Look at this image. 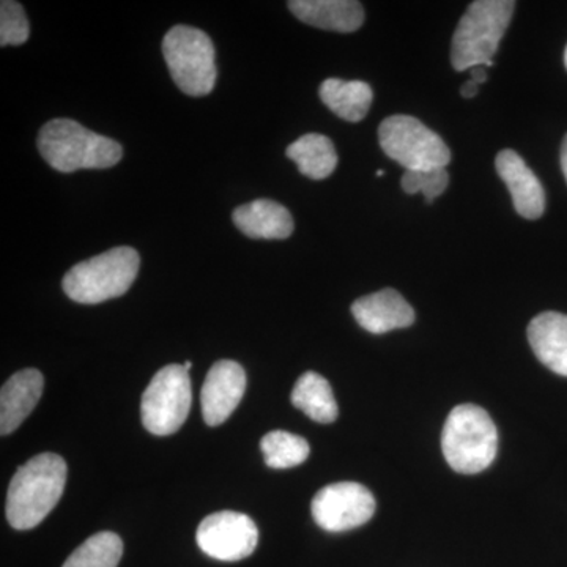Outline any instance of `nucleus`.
Returning a JSON list of instances; mask_svg holds the SVG:
<instances>
[{
	"label": "nucleus",
	"instance_id": "f257e3e1",
	"mask_svg": "<svg viewBox=\"0 0 567 567\" xmlns=\"http://www.w3.org/2000/svg\"><path fill=\"white\" fill-rule=\"evenodd\" d=\"M66 462L54 453L32 457L18 470L7 494V520L14 529L35 528L65 491Z\"/></svg>",
	"mask_w": 567,
	"mask_h": 567
},
{
	"label": "nucleus",
	"instance_id": "f03ea898",
	"mask_svg": "<svg viewBox=\"0 0 567 567\" xmlns=\"http://www.w3.org/2000/svg\"><path fill=\"white\" fill-rule=\"evenodd\" d=\"M39 151L44 162L59 173L107 169L121 162L122 145L71 118H54L39 134Z\"/></svg>",
	"mask_w": 567,
	"mask_h": 567
},
{
	"label": "nucleus",
	"instance_id": "7ed1b4c3",
	"mask_svg": "<svg viewBox=\"0 0 567 567\" xmlns=\"http://www.w3.org/2000/svg\"><path fill=\"white\" fill-rule=\"evenodd\" d=\"M516 2L511 0H476L458 21L451 44V63L456 71L477 65H494L499 41L513 20Z\"/></svg>",
	"mask_w": 567,
	"mask_h": 567
},
{
	"label": "nucleus",
	"instance_id": "20e7f679",
	"mask_svg": "<svg viewBox=\"0 0 567 567\" xmlns=\"http://www.w3.org/2000/svg\"><path fill=\"white\" fill-rule=\"evenodd\" d=\"M442 450L454 472L462 475L484 472L498 451V431L491 415L475 404L457 405L443 427Z\"/></svg>",
	"mask_w": 567,
	"mask_h": 567
},
{
	"label": "nucleus",
	"instance_id": "39448f33",
	"mask_svg": "<svg viewBox=\"0 0 567 567\" xmlns=\"http://www.w3.org/2000/svg\"><path fill=\"white\" fill-rule=\"evenodd\" d=\"M140 267L141 257L136 249L117 246L74 265L63 278V292L76 303H103L128 292Z\"/></svg>",
	"mask_w": 567,
	"mask_h": 567
},
{
	"label": "nucleus",
	"instance_id": "423d86ee",
	"mask_svg": "<svg viewBox=\"0 0 567 567\" xmlns=\"http://www.w3.org/2000/svg\"><path fill=\"white\" fill-rule=\"evenodd\" d=\"M163 55L175 84L186 95H208L215 87V47L207 33L189 25H175L164 37Z\"/></svg>",
	"mask_w": 567,
	"mask_h": 567
},
{
	"label": "nucleus",
	"instance_id": "0eeeda50",
	"mask_svg": "<svg viewBox=\"0 0 567 567\" xmlns=\"http://www.w3.org/2000/svg\"><path fill=\"white\" fill-rule=\"evenodd\" d=\"M382 151L406 171H427L446 167L451 152L439 134L410 115H393L379 126Z\"/></svg>",
	"mask_w": 567,
	"mask_h": 567
},
{
	"label": "nucleus",
	"instance_id": "6e6552de",
	"mask_svg": "<svg viewBox=\"0 0 567 567\" xmlns=\"http://www.w3.org/2000/svg\"><path fill=\"white\" fill-rule=\"evenodd\" d=\"M192 402L189 372L182 364L166 365L142 394V424L153 435H173L188 417Z\"/></svg>",
	"mask_w": 567,
	"mask_h": 567
},
{
	"label": "nucleus",
	"instance_id": "1a4fd4ad",
	"mask_svg": "<svg viewBox=\"0 0 567 567\" xmlns=\"http://www.w3.org/2000/svg\"><path fill=\"white\" fill-rule=\"evenodd\" d=\"M197 546L218 561H240L248 558L259 544V529L251 517L234 511L212 514L200 522Z\"/></svg>",
	"mask_w": 567,
	"mask_h": 567
},
{
	"label": "nucleus",
	"instance_id": "9d476101",
	"mask_svg": "<svg viewBox=\"0 0 567 567\" xmlns=\"http://www.w3.org/2000/svg\"><path fill=\"white\" fill-rule=\"evenodd\" d=\"M311 513L324 532H349L371 520L375 498L368 487L358 483L330 484L312 499Z\"/></svg>",
	"mask_w": 567,
	"mask_h": 567
},
{
	"label": "nucleus",
	"instance_id": "9b49d317",
	"mask_svg": "<svg viewBox=\"0 0 567 567\" xmlns=\"http://www.w3.org/2000/svg\"><path fill=\"white\" fill-rule=\"evenodd\" d=\"M246 391V372L237 361L221 360L212 365L205 379L200 405L208 425L226 423Z\"/></svg>",
	"mask_w": 567,
	"mask_h": 567
},
{
	"label": "nucleus",
	"instance_id": "f8f14e48",
	"mask_svg": "<svg viewBox=\"0 0 567 567\" xmlns=\"http://www.w3.org/2000/svg\"><path fill=\"white\" fill-rule=\"evenodd\" d=\"M496 173L506 183L514 208L522 218L537 219L546 210V193L533 171L517 152H499L495 159Z\"/></svg>",
	"mask_w": 567,
	"mask_h": 567
},
{
	"label": "nucleus",
	"instance_id": "ddd939ff",
	"mask_svg": "<svg viewBox=\"0 0 567 567\" xmlns=\"http://www.w3.org/2000/svg\"><path fill=\"white\" fill-rule=\"evenodd\" d=\"M352 315L358 324L372 334H385L415 322L412 306L394 289H383L354 301Z\"/></svg>",
	"mask_w": 567,
	"mask_h": 567
},
{
	"label": "nucleus",
	"instance_id": "4468645a",
	"mask_svg": "<svg viewBox=\"0 0 567 567\" xmlns=\"http://www.w3.org/2000/svg\"><path fill=\"white\" fill-rule=\"evenodd\" d=\"M44 390L43 374L37 369H24L7 380L0 391V434L17 431L39 404Z\"/></svg>",
	"mask_w": 567,
	"mask_h": 567
},
{
	"label": "nucleus",
	"instance_id": "2eb2a0df",
	"mask_svg": "<svg viewBox=\"0 0 567 567\" xmlns=\"http://www.w3.org/2000/svg\"><path fill=\"white\" fill-rule=\"evenodd\" d=\"M295 17L312 28L350 33L364 22V10L354 0H290L287 3Z\"/></svg>",
	"mask_w": 567,
	"mask_h": 567
},
{
	"label": "nucleus",
	"instance_id": "dca6fc26",
	"mask_svg": "<svg viewBox=\"0 0 567 567\" xmlns=\"http://www.w3.org/2000/svg\"><path fill=\"white\" fill-rule=\"evenodd\" d=\"M233 219L240 233L256 240H284L293 233V218L290 212L270 199L240 205L234 212Z\"/></svg>",
	"mask_w": 567,
	"mask_h": 567
},
{
	"label": "nucleus",
	"instance_id": "f3484780",
	"mask_svg": "<svg viewBox=\"0 0 567 567\" xmlns=\"http://www.w3.org/2000/svg\"><path fill=\"white\" fill-rule=\"evenodd\" d=\"M528 341L537 360L555 374L567 377V316L543 312L528 324Z\"/></svg>",
	"mask_w": 567,
	"mask_h": 567
},
{
	"label": "nucleus",
	"instance_id": "a211bd4d",
	"mask_svg": "<svg viewBox=\"0 0 567 567\" xmlns=\"http://www.w3.org/2000/svg\"><path fill=\"white\" fill-rule=\"evenodd\" d=\"M320 100L328 110L347 122H361L371 110L374 92L363 81H342L331 78L320 85Z\"/></svg>",
	"mask_w": 567,
	"mask_h": 567
},
{
	"label": "nucleus",
	"instance_id": "6ab92c4d",
	"mask_svg": "<svg viewBox=\"0 0 567 567\" xmlns=\"http://www.w3.org/2000/svg\"><path fill=\"white\" fill-rule=\"evenodd\" d=\"M286 155L297 164L298 171L311 181L330 177L338 166V153L333 141L323 134H305L287 147Z\"/></svg>",
	"mask_w": 567,
	"mask_h": 567
},
{
	"label": "nucleus",
	"instance_id": "aec40b11",
	"mask_svg": "<svg viewBox=\"0 0 567 567\" xmlns=\"http://www.w3.org/2000/svg\"><path fill=\"white\" fill-rule=\"evenodd\" d=\"M292 404L320 424L334 423L338 420V404L333 390L324 377L317 372H305L295 383Z\"/></svg>",
	"mask_w": 567,
	"mask_h": 567
},
{
	"label": "nucleus",
	"instance_id": "412c9836",
	"mask_svg": "<svg viewBox=\"0 0 567 567\" xmlns=\"http://www.w3.org/2000/svg\"><path fill=\"white\" fill-rule=\"evenodd\" d=\"M123 555V543L115 533H96L81 544L62 567H117Z\"/></svg>",
	"mask_w": 567,
	"mask_h": 567
},
{
	"label": "nucleus",
	"instance_id": "4be33fe9",
	"mask_svg": "<svg viewBox=\"0 0 567 567\" xmlns=\"http://www.w3.org/2000/svg\"><path fill=\"white\" fill-rule=\"evenodd\" d=\"M265 464L275 470L292 468L301 465L311 454V447L303 436L289 432L274 431L260 442Z\"/></svg>",
	"mask_w": 567,
	"mask_h": 567
},
{
	"label": "nucleus",
	"instance_id": "5701e85b",
	"mask_svg": "<svg viewBox=\"0 0 567 567\" xmlns=\"http://www.w3.org/2000/svg\"><path fill=\"white\" fill-rule=\"evenodd\" d=\"M402 189L410 196L423 193L425 203L432 204L436 197L442 196L450 185V174L446 167H435L427 171H406L402 175Z\"/></svg>",
	"mask_w": 567,
	"mask_h": 567
},
{
	"label": "nucleus",
	"instance_id": "b1692460",
	"mask_svg": "<svg viewBox=\"0 0 567 567\" xmlns=\"http://www.w3.org/2000/svg\"><path fill=\"white\" fill-rule=\"evenodd\" d=\"M31 35L28 14L21 3L3 0L0 3V47L25 43Z\"/></svg>",
	"mask_w": 567,
	"mask_h": 567
},
{
	"label": "nucleus",
	"instance_id": "393cba45",
	"mask_svg": "<svg viewBox=\"0 0 567 567\" xmlns=\"http://www.w3.org/2000/svg\"><path fill=\"white\" fill-rule=\"evenodd\" d=\"M470 76H472V81H475L476 84H484L487 81V66L486 65H477L473 66V69L468 70Z\"/></svg>",
	"mask_w": 567,
	"mask_h": 567
},
{
	"label": "nucleus",
	"instance_id": "a878e982",
	"mask_svg": "<svg viewBox=\"0 0 567 567\" xmlns=\"http://www.w3.org/2000/svg\"><path fill=\"white\" fill-rule=\"evenodd\" d=\"M477 91H480V84H476L475 81L470 80L466 81L464 85H462L461 95L466 100L475 99Z\"/></svg>",
	"mask_w": 567,
	"mask_h": 567
},
{
	"label": "nucleus",
	"instance_id": "bb28decb",
	"mask_svg": "<svg viewBox=\"0 0 567 567\" xmlns=\"http://www.w3.org/2000/svg\"><path fill=\"white\" fill-rule=\"evenodd\" d=\"M561 169L563 174H565V178L567 182V134L561 145Z\"/></svg>",
	"mask_w": 567,
	"mask_h": 567
},
{
	"label": "nucleus",
	"instance_id": "cd10ccee",
	"mask_svg": "<svg viewBox=\"0 0 567 567\" xmlns=\"http://www.w3.org/2000/svg\"><path fill=\"white\" fill-rule=\"evenodd\" d=\"M192 365H193L192 361H185V363H183V368H185L186 371H188V372H189V369H192Z\"/></svg>",
	"mask_w": 567,
	"mask_h": 567
},
{
	"label": "nucleus",
	"instance_id": "c85d7f7f",
	"mask_svg": "<svg viewBox=\"0 0 567 567\" xmlns=\"http://www.w3.org/2000/svg\"><path fill=\"white\" fill-rule=\"evenodd\" d=\"M383 175H385V173H383L382 169L377 171V177H383Z\"/></svg>",
	"mask_w": 567,
	"mask_h": 567
},
{
	"label": "nucleus",
	"instance_id": "c756f323",
	"mask_svg": "<svg viewBox=\"0 0 567 567\" xmlns=\"http://www.w3.org/2000/svg\"><path fill=\"white\" fill-rule=\"evenodd\" d=\"M565 65H566V69H567V47H566V51H565Z\"/></svg>",
	"mask_w": 567,
	"mask_h": 567
}]
</instances>
